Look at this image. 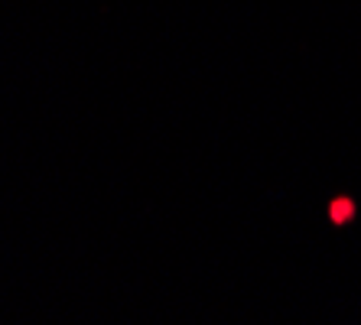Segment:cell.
I'll use <instances>...</instances> for the list:
<instances>
[{
    "label": "cell",
    "mask_w": 361,
    "mask_h": 325,
    "mask_svg": "<svg viewBox=\"0 0 361 325\" xmlns=\"http://www.w3.org/2000/svg\"><path fill=\"white\" fill-rule=\"evenodd\" d=\"M326 215H329V221H332L336 228H345L348 221H355V215H358V205H355L348 195H338V199L329 202V211H326Z\"/></svg>",
    "instance_id": "1"
}]
</instances>
